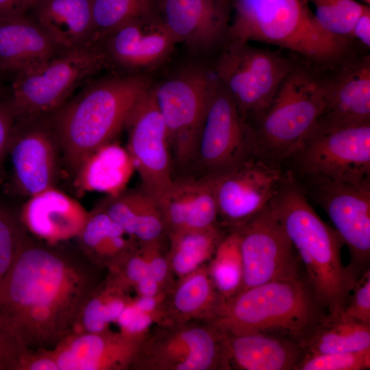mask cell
I'll use <instances>...</instances> for the list:
<instances>
[{
	"mask_svg": "<svg viewBox=\"0 0 370 370\" xmlns=\"http://www.w3.org/2000/svg\"><path fill=\"white\" fill-rule=\"evenodd\" d=\"M62 52L29 14L0 17V73L3 77L12 78Z\"/></svg>",
	"mask_w": 370,
	"mask_h": 370,
	"instance_id": "24",
	"label": "cell"
},
{
	"mask_svg": "<svg viewBox=\"0 0 370 370\" xmlns=\"http://www.w3.org/2000/svg\"><path fill=\"white\" fill-rule=\"evenodd\" d=\"M79 250L95 264L108 270L136 242L105 212L95 207L79 235Z\"/></svg>",
	"mask_w": 370,
	"mask_h": 370,
	"instance_id": "31",
	"label": "cell"
},
{
	"mask_svg": "<svg viewBox=\"0 0 370 370\" xmlns=\"http://www.w3.org/2000/svg\"><path fill=\"white\" fill-rule=\"evenodd\" d=\"M232 0H160L158 14L176 40L195 53L224 43Z\"/></svg>",
	"mask_w": 370,
	"mask_h": 370,
	"instance_id": "19",
	"label": "cell"
},
{
	"mask_svg": "<svg viewBox=\"0 0 370 370\" xmlns=\"http://www.w3.org/2000/svg\"><path fill=\"white\" fill-rule=\"evenodd\" d=\"M40 0H0V17L29 14Z\"/></svg>",
	"mask_w": 370,
	"mask_h": 370,
	"instance_id": "45",
	"label": "cell"
},
{
	"mask_svg": "<svg viewBox=\"0 0 370 370\" xmlns=\"http://www.w3.org/2000/svg\"><path fill=\"white\" fill-rule=\"evenodd\" d=\"M12 191L27 198L56 186L62 159L49 114L17 116L8 150Z\"/></svg>",
	"mask_w": 370,
	"mask_h": 370,
	"instance_id": "13",
	"label": "cell"
},
{
	"mask_svg": "<svg viewBox=\"0 0 370 370\" xmlns=\"http://www.w3.org/2000/svg\"><path fill=\"white\" fill-rule=\"evenodd\" d=\"M351 40L356 39L367 48L370 46V8L366 5L356 20L350 34Z\"/></svg>",
	"mask_w": 370,
	"mask_h": 370,
	"instance_id": "44",
	"label": "cell"
},
{
	"mask_svg": "<svg viewBox=\"0 0 370 370\" xmlns=\"http://www.w3.org/2000/svg\"><path fill=\"white\" fill-rule=\"evenodd\" d=\"M9 92V87L4 86L0 83V98L5 95Z\"/></svg>",
	"mask_w": 370,
	"mask_h": 370,
	"instance_id": "47",
	"label": "cell"
},
{
	"mask_svg": "<svg viewBox=\"0 0 370 370\" xmlns=\"http://www.w3.org/2000/svg\"><path fill=\"white\" fill-rule=\"evenodd\" d=\"M223 46L216 63L215 78L231 96L243 118L250 125L251 121L256 124L298 61L249 42L225 41Z\"/></svg>",
	"mask_w": 370,
	"mask_h": 370,
	"instance_id": "7",
	"label": "cell"
},
{
	"mask_svg": "<svg viewBox=\"0 0 370 370\" xmlns=\"http://www.w3.org/2000/svg\"><path fill=\"white\" fill-rule=\"evenodd\" d=\"M344 312L349 317L370 325V270L367 269L355 282Z\"/></svg>",
	"mask_w": 370,
	"mask_h": 370,
	"instance_id": "40",
	"label": "cell"
},
{
	"mask_svg": "<svg viewBox=\"0 0 370 370\" xmlns=\"http://www.w3.org/2000/svg\"><path fill=\"white\" fill-rule=\"evenodd\" d=\"M151 85L145 74L92 77L49 114L61 143L63 162L73 177L90 153L114 141Z\"/></svg>",
	"mask_w": 370,
	"mask_h": 370,
	"instance_id": "2",
	"label": "cell"
},
{
	"mask_svg": "<svg viewBox=\"0 0 370 370\" xmlns=\"http://www.w3.org/2000/svg\"><path fill=\"white\" fill-rule=\"evenodd\" d=\"M156 8L154 0H92V43L123 23L158 12Z\"/></svg>",
	"mask_w": 370,
	"mask_h": 370,
	"instance_id": "36",
	"label": "cell"
},
{
	"mask_svg": "<svg viewBox=\"0 0 370 370\" xmlns=\"http://www.w3.org/2000/svg\"><path fill=\"white\" fill-rule=\"evenodd\" d=\"M104 66L103 55L94 43L62 51L15 75L9 89L16 117L52 113Z\"/></svg>",
	"mask_w": 370,
	"mask_h": 370,
	"instance_id": "11",
	"label": "cell"
},
{
	"mask_svg": "<svg viewBox=\"0 0 370 370\" xmlns=\"http://www.w3.org/2000/svg\"><path fill=\"white\" fill-rule=\"evenodd\" d=\"M370 367V349L358 352L305 354L296 370H364Z\"/></svg>",
	"mask_w": 370,
	"mask_h": 370,
	"instance_id": "39",
	"label": "cell"
},
{
	"mask_svg": "<svg viewBox=\"0 0 370 370\" xmlns=\"http://www.w3.org/2000/svg\"><path fill=\"white\" fill-rule=\"evenodd\" d=\"M215 79L206 69L186 65L151 90L164 121L174 178L186 175Z\"/></svg>",
	"mask_w": 370,
	"mask_h": 370,
	"instance_id": "8",
	"label": "cell"
},
{
	"mask_svg": "<svg viewBox=\"0 0 370 370\" xmlns=\"http://www.w3.org/2000/svg\"><path fill=\"white\" fill-rule=\"evenodd\" d=\"M165 241L148 243L136 241L107 270V277L129 291L138 282L148 277L156 280L165 291L169 290L175 278L169 262V249L164 246Z\"/></svg>",
	"mask_w": 370,
	"mask_h": 370,
	"instance_id": "30",
	"label": "cell"
},
{
	"mask_svg": "<svg viewBox=\"0 0 370 370\" xmlns=\"http://www.w3.org/2000/svg\"><path fill=\"white\" fill-rule=\"evenodd\" d=\"M167 234L218 224L213 180L177 177L160 201Z\"/></svg>",
	"mask_w": 370,
	"mask_h": 370,
	"instance_id": "25",
	"label": "cell"
},
{
	"mask_svg": "<svg viewBox=\"0 0 370 370\" xmlns=\"http://www.w3.org/2000/svg\"><path fill=\"white\" fill-rule=\"evenodd\" d=\"M234 17L225 41L278 46L328 68L354 51L352 40L323 29L305 0H232Z\"/></svg>",
	"mask_w": 370,
	"mask_h": 370,
	"instance_id": "4",
	"label": "cell"
},
{
	"mask_svg": "<svg viewBox=\"0 0 370 370\" xmlns=\"http://www.w3.org/2000/svg\"><path fill=\"white\" fill-rule=\"evenodd\" d=\"M226 301L215 288L207 263L176 279L164 301L165 323H210L221 312Z\"/></svg>",
	"mask_w": 370,
	"mask_h": 370,
	"instance_id": "28",
	"label": "cell"
},
{
	"mask_svg": "<svg viewBox=\"0 0 370 370\" xmlns=\"http://www.w3.org/2000/svg\"><path fill=\"white\" fill-rule=\"evenodd\" d=\"M215 288L226 301L241 291L243 282V261L238 234L227 231L207 263Z\"/></svg>",
	"mask_w": 370,
	"mask_h": 370,
	"instance_id": "35",
	"label": "cell"
},
{
	"mask_svg": "<svg viewBox=\"0 0 370 370\" xmlns=\"http://www.w3.org/2000/svg\"><path fill=\"white\" fill-rule=\"evenodd\" d=\"M227 232L218 223L202 230L168 234L169 259L175 280L208 263Z\"/></svg>",
	"mask_w": 370,
	"mask_h": 370,
	"instance_id": "33",
	"label": "cell"
},
{
	"mask_svg": "<svg viewBox=\"0 0 370 370\" xmlns=\"http://www.w3.org/2000/svg\"><path fill=\"white\" fill-rule=\"evenodd\" d=\"M16 113L9 92L0 98V185L5 177V160Z\"/></svg>",
	"mask_w": 370,
	"mask_h": 370,
	"instance_id": "41",
	"label": "cell"
},
{
	"mask_svg": "<svg viewBox=\"0 0 370 370\" xmlns=\"http://www.w3.org/2000/svg\"><path fill=\"white\" fill-rule=\"evenodd\" d=\"M236 232L243 261L242 290L305 274L298 254L269 206Z\"/></svg>",
	"mask_w": 370,
	"mask_h": 370,
	"instance_id": "14",
	"label": "cell"
},
{
	"mask_svg": "<svg viewBox=\"0 0 370 370\" xmlns=\"http://www.w3.org/2000/svg\"><path fill=\"white\" fill-rule=\"evenodd\" d=\"M131 370H222L221 334L204 321L154 325L141 341Z\"/></svg>",
	"mask_w": 370,
	"mask_h": 370,
	"instance_id": "12",
	"label": "cell"
},
{
	"mask_svg": "<svg viewBox=\"0 0 370 370\" xmlns=\"http://www.w3.org/2000/svg\"><path fill=\"white\" fill-rule=\"evenodd\" d=\"M134 166L127 149L112 141L90 153L74 175L78 190L100 192L109 196L126 188Z\"/></svg>",
	"mask_w": 370,
	"mask_h": 370,
	"instance_id": "29",
	"label": "cell"
},
{
	"mask_svg": "<svg viewBox=\"0 0 370 370\" xmlns=\"http://www.w3.org/2000/svg\"><path fill=\"white\" fill-rule=\"evenodd\" d=\"M318 121L370 122V56L354 51L327 69L325 105Z\"/></svg>",
	"mask_w": 370,
	"mask_h": 370,
	"instance_id": "20",
	"label": "cell"
},
{
	"mask_svg": "<svg viewBox=\"0 0 370 370\" xmlns=\"http://www.w3.org/2000/svg\"><path fill=\"white\" fill-rule=\"evenodd\" d=\"M17 370H59V367L52 349L25 348Z\"/></svg>",
	"mask_w": 370,
	"mask_h": 370,
	"instance_id": "43",
	"label": "cell"
},
{
	"mask_svg": "<svg viewBox=\"0 0 370 370\" xmlns=\"http://www.w3.org/2000/svg\"><path fill=\"white\" fill-rule=\"evenodd\" d=\"M305 354L358 352L370 349V325L344 311L327 312L301 343Z\"/></svg>",
	"mask_w": 370,
	"mask_h": 370,
	"instance_id": "32",
	"label": "cell"
},
{
	"mask_svg": "<svg viewBox=\"0 0 370 370\" xmlns=\"http://www.w3.org/2000/svg\"><path fill=\"white\" fill-rule=\"evenodd\" d=\"M28 234L21 221L19 210L0 197V286Z\"/></svg>",
	"mask_w": 370,
	"mask_h": 370,
	"instance_id": "38",
	"label": "cell"
},
{
	"mask_svg": "<svg viewBox=\"0 0 370 370\" xmlns=\"http://www.w3.org/2000/svg\"><path fill=\"white\" fill-rule=\"evenodd\" d=\"M3 78V77L1 75V74L0 73V83H1V80Z\"/></svg>",
	"mask_w": 370,
	"mask_h": 370,
	"instance_id": "49",
	"label": "cell"
},
{
	"mask_svg": "<svg viewBox=\"0 0 370 370\" xmlns=\"http://www.w3.org/2000/svg\"><path fill=\"white\" fill-rule=\"evenodd\" d=\"M365 2V4L369 5L370 0H362Z\"/></svg>",
	"mask_w": 370,
	"mask_h": 370,
	"instance_id": "48",
	"label": "cell"
},
{
	"mask_svg": "<svg viewBox=\"0 0 370 370\" xmlns=\"http://www.w3.org/2000/svg\"><path fill=\"white\" fill-rule=\"evenodd\" d=\"M290 158L306 182H370V122L318 121Z\"/></svg>",
	"mask_w": 370,
	"mask_h": 370,
	"instance_id": "9",
	"label": "cell"
},
{
	"mask_svg": "<svg viewBox=\"0 0 370 370\" xmlns=\"http://www.w3.org/2000/svg\"><path fill=\"white\" fill-rule=\"evenodd\" d=\"M308 185L347 246L350 263L347 267L358 279L369 269L370 182L317 181Z\"/></svg>",
	"mask_w": 370,
	"mask_h": 370,
	"instance_id": "17",
	"label": "cell"
},
{
	"mask_svg": "<svg viewBox=\"0 0 370 370\" xmlns=\"http://www.w3.org/2000/svg\"><path fill=\"white\" fill-rule=\"evenodd\" d=\"M269 207L296 250L319 301L328 313L343 311L358 279L342 262V238L316 213L292 172L284 173Z\"/></svg>",
	"mask_w": 370,
	"mask_h": 370,
	"instance_id": "3",
	"label": "cell"
},
{
	"mask_svg": "<svg viewBox=\"0 0 370 370\" xmlns=\"http://www.w3.org/2000/svg\"><path fill=\"white\" fill-rule=\"evenodd\" d=\"M214 79L193 158L184 175L201 180H214L256 153L254 127L243 118L231 96Z\"/></svg>",
	"mask_w": 370,
	"mask_h": 370,
	"instance_id": "10",
	"label": "cell"
},
{
	"mask_svg": "<svg viewBox=\"0 0 370 370\" xmlns=\"http://www.w3.org/2000/svg\"><path fill=\"white\" fill-rule=\"evenodd\" d=\"M125 128L128 134L127 149L141 186L160 203L173 184L174 171L166 127L151 86L135 104Z\"/></svg>",
	"mask_w": 370,
	"mask_h": 370,
	"instance_id": "16",
	"label": "cell"
},
{
	"mask_svg": "<svg viewBox=\"0 0 370 370\" xmlns=\"http://www.w3.org/2000/svg\"><path fill=\"white\" fill-rule=\"evenodd\" d=\"M132 289L138 297H154L167 291L156 280L149 277L138 282Z\"/></svg>",
	"mask_w": 370,
	"mask_h": 370,
	"instance_id": "46",
	"label": "cell"
},
{
	"mask_svg": "<svg viewBox=\"0 0 370 370\" xmlns=\"http://www.w3.org/2000/svg\"><path fill=\"white\" fill-rule=\"evenodd\" d=\"M327 69L297 62L253 127L255 155L280 164L299 148L324 111Z\"/></svg>",
	"mask_w": 370,
	"mask_h": 370,
	"instance_id": "6",
	"label": "cell"
},
{
	"mask_svg": "<svg viewBox=\"0 0 370 370\" xmlns=\"http://www.w3.org/2000/svg\"><path fill=\"white\" fill-rule=\"evenodd\" d=\"M95 44L106 66L121 74H145L166 62L177 43L157 12L122 24Z\"/></svg>",
	"mask_w": 370,
	"mask_h": 370,
	"instance_id": "18",
	"label": "cell"
},
{
	"mask_svg": "<svg viewBox=\"0 0 370 370\" xmlns=\"http://www.w3.org/2000/svg\"><path fill=\"white\" fill-rule=\"evenodd\" d=\"M305 1L314 7L313 14L323 29L331 34L349 40L352 29L366 5L355 0Z\"/></svg>",
	"mask_w": 370,
	"mask_h": 370,
	"instance_id": "37",
	"label": "cell"
},
{
	"mask_svg": "<svg viewBox=\"0 0 370 370\" xmlns=\"http://www.w3.org/2000/svg\"><path fill=\"white\" fill-rule=\"evenodd\" d=\"M30 234L0 286V319L30 349H52L74 332L107 271L78 252Z\"/></svg>",
	"mask_w": 370,
	"mask_h": 370,
	"instance_id": "1",
	"label": "cell"
},
{
	"mask_svg": "<svg viewBox=\"0 0 370 370\" xmlns=\"http://www.w3.org/2000/svg\"><path fill=\"white\" fill-rule=\"evenodd\" d=\"M284 175L280 164L254 155L214 179L219 223L230 231L258 214L269 206Z\"/></svg>",
	"mask_w": 370,
	"mask_h": 370,
	"instance_id": "15",
	"label": "cell"
},
{
	"mask_svg": "<svg viewBox=\"0 0 370 370\" xmlns=\"http://www.w3.org/2000/svg\"><path fill=\"white\" fill-rule=\"evenodd\" d=\"M221 334L222 370H296L305 355L301 344L287 336Z\"/></svg>",
	"mask_w": 370,
	"mask_h": 370,
	"instance_id": "23",
	"label": "cell"
},
{
	"mask_svg": "<svg viewBox=\"0 0 370 370\" xmlns=\"http://www.w3.org/2000/svg\"><path fill=\"white\" fill-rule=\"evenodd\" d=\"M327 312L304 274L241 291L209 323L223 334H273L301 345Z\"/></svg>",
	"mask_w": 370,
	"mask_h": 370,
	"instance_id": "5",
	"label": "cell"
},
{
	"mask_svg": "<svg viewBox=\"0 0 370 370\" xmlns=\"http://www.w3.org/2000/svg\"><path fill=\"white\" fill-rule=\"evenodd\" d=\"M142 341L109 328L99 332H73L52 349L59 370H127Z\"/></svg>",
	"mask_w": 370,
	"mask_h": 370,
	"instance_id": "21",
	"label": "cell"
},
{
	"mask_svg": "<svg viewBox=\"0 0 370 370\" xmlns=\"http://www.w3.org/2000/svg\"><path fill=\"white\" fill-rule=\"evenodd\" d=\"M88 214L77 200L56 186L28 197L19 209L27 232L49 244L76 238Z\"/></svg>",
	"mask_w": 370,
	"mask_h": 370,
	"instance_id": "22",
	"label": "cell"
},
{
	"mask_svg": "<svg viewBox=\"0 0 370 370\" xmlns=\"http://www.w3.org/2000/svg\"><path fill=\"white\" fill-rule=\"evenodd\" d=\"M130 291L106 275L84 304L74 332H99L116 322L126 306L132 300Z\"/></svg>",
	"mask_w": 370,
	"mask_h": 370,
	"instance_id": "34",
	"label": "cell"
},
{
	"mask_svg": "<svg viewBox=\"0 0 370 370\" xmlns=\"http://www.w3.org/2000/svg\"><path fill=\"white\" fill-rule=\"evenodd\" d=\"M25 348L12 330L0 319V370H17Z\"/></svg>",
	"mask_w": 370,
	"mask_h": 370,
	"instance_id": "42",
	"label": "cell"
},
{
	"mask_svg": "<svg viewBox=\"0 0 370 370\" xmlns=\"http://www.w3.org/2000/svg\"><path fill=\"white\" fill-rule=\"evenodd\" d=\"M96 208L105 212L130 236L141 243L167 238V230L158 199L143 186L107 195Z\"/></svg>",
	"mask_w": 370,
	"mask_h": 370,
	"instance_id": "26",
	"label": "cell"
},
{
	"mask_svg": "<svg viewBox=\"0 0 370 370\" xmlns=\"http://www.w3.org/2000/svg\"><path fill=\"white\" fill-rule=\"evenodd\" d=\"M30 12L61 51L93 44L92 0H40Z\"/></svg>",
	"mask_w": 370,
	"mask_h": 370,
	"instance_id": "27",
	"label": "cell"
}]
</instances>
